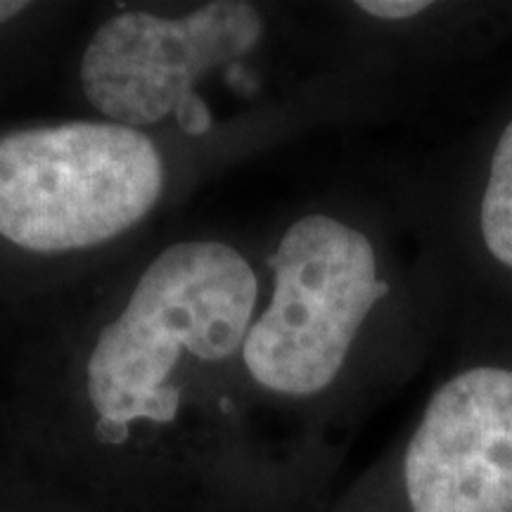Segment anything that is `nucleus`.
I'll return each instance as SVG.
<instances>
[{"instance_id": "20e7f679", "label": "nucleus", "mask_w": 512, "mask_h": 512, "mask_svg": "<svg viewBox=\"0 0 512 512\" xmlns=\"http://www.w3.org/2000/svg\"><path fill=\"white\" fill-rule=\"evenodd\" d=\"M264 17L242 0H216L183 17L126 10L100 24L81 55L79 79L102 117L140 131L176 117L190 136L211 117L195 95L209 69L240 60L259 46Z\"/></svg>"}, {"instance_id": "423d86ee", "label": "nucleus", "mask_w": 512, "mask_h": 512, "mask_svg": "<svg viewBox=\"0 0 512 512\" xmlns=\"http://www.w3.org/2000/svg\"><path fill=\"white\" fill-rule=\"evenodd\" d=\"M467 252L512 285V110L491 128L467 181Z\"/></svg>"}, {"instance_id": "0eeeda50", "label": "nucleus", "mask_w": 512, "mask_h": 512, "mask_svg": "<svg viewBox=\"0 0 512 512\" xmlns=\"http://www.w3.org/2000/svg\"><path fill=\"white\" fill-rule=\"evenodd\" d=\"M356 8L375 19L384 22H403V19H413L432 8V3H408V0H361Z\"/></svg>"}, {"instance_id": "f257e3e1", "label": "nucleus", "mask_w": 512, "mask_h": 512, "mask_svg": "<svg viewBox=\"0 0 512 512\" xmlns=\"http://www.w3.org/2000/svg\"><path fill=\"white\" fill-rule=\"evenodd\" d=\"M256 297L254 268L235 247H166L88 354L86 392L102 437L124 441L138 425L174 420L185 380L240 354Z\"/></svg>"}, {"instance_id": "f03ea898", "label": "nucleus", "mask_w": 512, "mask_h": 512, "mask_svg": "<svg viewBox=\"0 0 512 512\" xmlns=\"http://www.w3.org/2000/svg\"><path fill=\"white\" fill-rule=\"evenodd\" d=\"M271 283L242 363L266 392L309 399L339 380L392 285L375 240L328 211L287 226L271 256Z\"/></svg>"}, {"instance_id": "39448f33", "label": "nucleus", "mask_w": 512, "mask_h": 512, "mask_svg": "<svg viewBox=\"0 0 512 512\" xmlns=\"http://www.w3.org/2000/svg\"><path fill=\"white\" fill-rule=\"evenodd\" d=\"M411 512H512V332L434 389L403 453Z\"/></svg>"}, {"instance_id": "7ed1b4c3", "label": "nucleus", "mask_w": 512, "mask_h": 512, "mask_svg": "<svg viewBox=\"0 0 512 512\" xmlns=\"http://www.w3.org/2000/svg\"><path fill=\"white\" fill-rule=\"evenodd\" d=\"M164 162L112 121L34 126L0 138V238L36 254L105 245L157 207Z\"/></svg>"}, {"instance_id": "6e6552de", "label": "nucleus", "mask_w": 512, "mask_h": 512, "mask_svg": "<svg viewBox=\"0 0 512 512\" xmlns=\"http://www.w3.org/2000/svg\"><path fill=\"white\" fill-rule=\"evenodd\" d=\"M27 8L29 3H22V0H0V24H8Z\"/></svg>"}]
</instances>
